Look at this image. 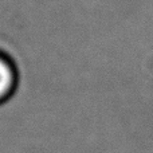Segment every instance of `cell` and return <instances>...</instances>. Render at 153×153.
<instances>
[{"instance_id":"6da1fadb","label":"cell","mask_w":153,"mask_h":153,"mask_svg":"<svg viewBox=\"0 0 153 153\" xmlns=\"http://www.w3.org/2000/svg\"><path fill=\"white\" fill-rule=\"evenodd\" d=\"M18 82L15 66L5 55L0 54V105L13 94Z\"/></svg>"}]
</instances>
